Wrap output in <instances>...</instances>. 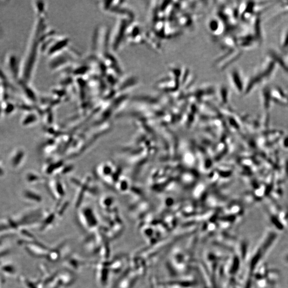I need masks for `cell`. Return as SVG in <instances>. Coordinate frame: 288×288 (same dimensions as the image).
<instances>
[{"label":"cell","mask_w":288,"mask_h":288,"mask_svg":"<svg viewBox=\"0 0 288 288\" xmlns=\"http://www.w3.org/2000/svg\"><path fill=\"white\" fill-rule=\"evenodd\" d=\"M241 76H240L239 74V72H233L231 73V78H230V80H231V84L234 86V88L235 89L236 91H238L240 92L242 88V80L240 78Z\"/></svg>","instance_id":"cell-1"},{"label":"cell","mask_w":288,"mask_h":288,"mask_svg":"<svg viewBox=\"0 0 288 288\" xmlns=\"http://www.w3.org/2000/svg\"><path fill=\"white\" fill-rule=\"evenodd\" d=\"M281 46L283 49L287 48L288 46V30H285L282 34Z\"/></svg>","instance_id":"cell-2"}]
</instances>
